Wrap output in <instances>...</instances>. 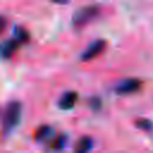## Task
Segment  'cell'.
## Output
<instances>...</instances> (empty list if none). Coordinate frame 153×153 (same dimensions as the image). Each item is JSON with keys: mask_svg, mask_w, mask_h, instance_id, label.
Masks as SVG:
<instances>
[{"mask_svg": "<svg viewBox=\"0 0 153 153\" xmlns=\"http://www.w3.org/2000/svg\"><path fill=\"white\" fill-rule=\"evenodd\" d=\"M135 126H136L139 129L145 130V131H149V130H152V128H153V123H152L148 118H145V117L136 118V120H135Z\"/></svg>", "mask_w": 153, "mask_h": 153, "instance_id": "8fae6325", "label": "cell"}, {"mask_svg": "<svg viewBox=\"0 0 153 153\" xmlns=\"http://www.w3.org/2000/svg\"><path fill=\"white\" fill-rule=\"evenodd\" d=\"M99 11L100 8L98 5H85L79 7L72 14V25L78 29L85 26L99 14Z\"/></svg>", "mask_w": 153, "mask_h": 153, "instance_id": "7a4b0ae2", "label": "cell"}, {"mask_svg": "<svg viewBox=\"0 0 153 153\" xmlns=\"http://www.w3.org/2000/svg\"><path fill=\"white\" fill-rule=\"evenodd\" d=\"M22 115V104L18 100H11L8 102L2 111V124H1V130L2 135L6 136L8 135L18 124Z\"/></svg>", "mask_w": 153, "mask_h": 153, "instance_id": "6da1fadb", "label": "cell"}, {"mask_svg": "<svg viewBox=\"0 0 153 153\" xmlns=\"http://www.w3.org/2000/svg\"><path fill=\"white\" fill-rule=\"evenodd\" d=\"M106 47V42L102 38H98L96 41H93L80 55V60L81 61H90L94 57H97L99 54L103 53V50Z\"/></svg>", "mask_w": 153, "mask_h": 153, "instance_id": "277c9868", "label": "cell"}, {"mask_svg": "<svg viewBox=\"0 0 153 153\" xmlns=\"http://www.w3.org/2000/svg\"><path fill=\"white\" fill-rule=\"evenodd\" d=\"M14 38L19 42V43H24V42H27L29 41V33L27 31L22 27V26H14Z\"/></svg>", "mask_w": 153, "mask_h": 153, "instance_id": "30bf717a", "label": "cell"}, {"mask_svg": "<svg viewBox=\"0 0 153 153\" xmlns=\"http://www.w3.org/2000/svg\"><path fill=\"white\" fill-rule=\"evenodd\" d=\"M20 43L16 39V38H10V39H6L5 42H2L1 44V56L4 59H8L13 55V53L17 50L18 45Z\"/></svg>", "mask_w": 153, "mask_h": 153, "instance_id": "8992f818", "label": "cell"}, {"mask_svg": "<svg viewBox=\"0 0 153 153\" xmlns=\"http://www.w3.org/2000/svg\"><path fill=\"white\" fill-rule=\"evenodd\" d=\"M78 99V93L75 91H67L61 94V97L57 100V106L62 110L72 109Z\"/></svg>", "mask_w": 153, "mask_h": 153, "instance_id": "5b68a950", "label": "cell"}, {"mask_svg": "<svg viewBox=\"0 0 153 153\" xmlns=\"http://www.w3.org/2000/svg\"><path fill=\"white\" fill-rule=\"evenodd\" d=\"M66 140H67L66 135H63V134L56 135V136L49 142V149H50V151H54V152L61 151V149L63 148L65 143H66Z\"/></svg>", "mask_w": 153, "mask_h": 153, "instance_id": "9c48e42d", "label": "cell"}, {"mask_svg": "<svg viewBox=\"0 0 153 153\" xmlns=\"http://www.w3.org/2000/svg\"><path fill=\"white\" fill-rule=\"evenodd\" d=\"M92 143H93L92 139L87 135H84L76 141L73 153H88V151L92 147Z\"/></svg>", "mask_w": 153, "mask_h": 153, "instance_id": "52a82bcc", "label": "cell"}, {"mask_svg": "<svg viewBox=\"0 0 153 153\" xmlns=\"http://www.w3.org/2000/svg\"><path fill=\"white\" fill-rule=\"evenodd\" d=\"M90 105H91L93 109H99V106H100V100H99V98H98V97H93V98H91V100H90Z\"/></svg>", "mask_w": 153, "mask_h": 153, "instance_id": "7c38bea8", "label": "cell"}, {"mask_svg": "<svg viewBox=\"0 0 153 153\" xmlns=\"http://www.w3.org/2000/svg\"><path fill=\"white\" fill-rule=\"evenodd\" d=\"M50 134H51V127H50V126H47V124L39 126V127L35 130V133H33V140H35V141H43V140H45Z\"/></svg>", "mask_w": 153, "mask_h": 153, "instance_id": "ba28073f", "label": "cell"}, {"mask_svg": "<svg viewBox=\"0 0 153 153\" xmlns=\"http://www.w3.org/2000/svg\"><path fill=\"white\" fill-rule=\"evenodd\" d=\"M142 81L137 78H126L116 84L115 92L117 94H129L133 92H136L141 88Z\"/></svg>", "mask_w": 153, "mask_h": 153, "instance_id": "3957f363", "label": "cell"}]
</instances>
